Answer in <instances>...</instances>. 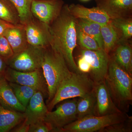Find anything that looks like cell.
I'll return each instance as SVG.
<instances>
[{
	"instance_id": "1",
	"label": "cell",
	"mask_w": 132,
	"mask_h": 132,
	"mask_svg": "<svg viewBox=\"0 0 132 132\" xmlns=\"http://www.w3.org/2000/svg\"><path fill=\"white\" fill-rule=\"evenodd\" d=\"M51 45L62 55L69 68L74 72H80L74 59L77 45V19L70 12L68 5L64 4L60 13L49 26Z\"/></svg>"
},
{
	"instance_id": "17",
	"label": "cell",
	"mask_w": 132,
	"mask_h": 132,
	"mask_svg": "<svg viewBox=\"0 0 132 132\" xmlns=\"http://www.w3.org/2000/svg\"><path fill=\"white\" fill-rule=\"evenodd\" d=\"M0 105L13 111L24 112L26 108L17 99L3 73H0Z\"/></svg>"
},
{
	"instance_id": "21",
	"label": "cell",
	"mask_w": 132,
	"mask_h": 132,
	"mask_svg": "<svg viewBox=\"0 0 132 132\" xmlns=\"http://www.w3.org/2000/svg\"><path fill=\"white\" fill-rule=\"evenodd\" d=\"M96 103L94 88L93 92L85 97H79L76 106L78 119L87 116L94 115Z\"/></svg>"
},
{
	"instance_id": "26",
	"label": "cell",
	"mask_w": 132,
	"mask_h": 132,
	"mask_svg": "<svg viewBox=\"0 0 132 132\" xmlns=\"http://www.w3.org/2000/svg\"><path fill=\"white\" fill-rule=\"evenodd\" d=\"M19 12L21 24L24 25L31 20L33 16L31 8L33 0H9Z\"/></svg>"
},
{
	"instance_id": "34",
	"label": "cell",
	"mask_w": 132,
	"mask_h": 132,
	"mask_svg": "<svg viewBox=\"0 0 132 132\" xmlns=\"http://www.w3.org/2000/svg\"><path fill=\"white\" fill-rule=\"evenodd\" d=\"M7 67L6 61L0 57V73L4 72Z\"/></svg>"
},
{
	"instance_id": "24",
	"label": "cell",
	"mask_w": 132,
	"mask_h": 132,
	"mask_svg": "<svg viewBox=\"0 0 132 132\" xmlns=\"http://www.w3.org/2000/svg\"><path fill=\"white\" fill-rule=\"evenodd\" d=\"M9 83L19 102L26 108L31 98L38 90L28 86L12 82Z\"/></svg>"
},
{
	"instance_id": "31",
	"label": "cell",
	"mask_w": 132,
	"mask_h": 132,
	"mask_svg": "<svg viewBox=\"0 0 132 132\" xmlns=\"http://www.w3.org/2000/svg\"><path fill=\"white\" fill-rule=\"evenodd\" d=\"M76 64L79 70L81 72L88 74L90 73L91 70L90 64L82 56H80L78 59Z\"/></svg>"
},
{
	"instance_id": "25",
	"label": "cell",
	"mask_w": 132,
	"mask_h": 132,
	"mask_svg": "<svg viewBox=\"0 0 132 132\" xmlns=\"http://www.w3.org/2000/svg\"><path fill=\"white\" fill-rule=\"evenodd\" d=\"M111 23L120 35L121 40H129L132 37V18L112 19Z\"/></svg>"
},
{
	"instance_id": "3",
	"label": "cell",
	"mask_w": 132,
	"mask_h": 132,
	"mask_svg": "<svg viewBox=\"0 0 132 132\" xmlns=\"http://www.w3.org/2000/svg\"><path fill=\"white\" fill-rule=\"evenodd\" d=\"M42 69L47 85L48 103L62 83L73 72L62 55L51 45L43 50Z\"/></svg>"
},
{
	"instance_id": "5",
	"label": "cell",
	"mask_w": 132,
	"mask_h": 132,
	"mask_svg": "<svg viewBox=\"0 0 132 132\" xmlns=\"http://www.w3.org/2000/svg\"><path fill=\"white\" fill-rule=\"evenodd\" d=\"M129 117L125 112L102 116H87L65 126L60 132H99L108 126L125 121Z\"/></svg>"
},
{
	"instance_id": "13",
	"label": "cell",
	"mask_w": 132,
	"mask_h": 132,
	"mask_svg": "<svg viewBox=\"0 0 132 132\" xmlns=\"http://www.w3.org/2000/svg\"><path fill=\"white\" fill-rule=\"evenodd\" d=\"M97 7L111 19L132 18V0H95Z\"/></svg>"
},
{
	"instance_id": "32",
	"label": "cell",
	"mask_w": 132,
	"mask_h": 132,
	"mask_svg": "<svg viewBox=\"0 0 132 132\" xmlns=\"http://www.w3.org/2000/svg\"><path fill=\"white\" fill-rule=\"evenodd\" d=\"M30 125H28L23 121L12 129V132H28Z\"/></svg>"
},
{
	"instance_id": "18",
	"label": "cell",
	"mask_w": 132,
	"mask_h": 132,
	"mask_svg": "<svg viewBox=\"0 0 132 132\" xmlns=\"http://www.w3.org/2000/svg\"><path fill=\"white\" fill-rule=\"evenodd\" d=\"M3 35L9 43L14 54L21 52L28 46L26 31L22 24L8 28Z\"/></svg>"
},
{
	"instance_id": "12",
	"label": "cell",
	"mask_w": 132,
	"mask_h": 132,
	"mask_svg": "<svg viewBox=\"0 0 132 132\" xmlns=\"http://www.w3.org/2000/svg\"><path fill=\"white\" fill-rule=\"evenodd\" d=\"M94 92L96 103L94 115L102 116L124 113L120 110L114 103L105 80L95 83Z\"/></svg>"
},
{
	"instance_id": "27",
	"label": "cell",
	"mask_w": 132,
	"mask_h": 132,
	"mask_svg": "<svg viewBox=\"0 0 132 132\" xmlns=\"http://www.w3.org/2000/svg\"><path fill=\"white\" fill-rule=\"evenodd\" d=\"M77 43L83 49L90 50L102 49L94 38L81 31L78 28L77 25Z\"/></svg>"
},
{
	"instance_id": "22",
	"label": "cell",
	"mask_w": 132,
	"mask_h": 132,
	"mask_svg": "<svg viewBox=\"0 0 132 132\" xmlns=\"http://www.w3.org/2000/svg\"><path fill=\"white\" fill-rule=\"evenodd\" d=\"M0 19L14 26L21 24L19 12L9 0H0Z\"/></svg>"
},
{
	"instance_id": "2",
	"label": "cell",
	"mask_w": 132,
	"mask_h": 132,
	"mask_svg": "<svg viewBox=\"0 0 132 132\" xmlns=\"http://www.w3.org/2000/svg\"><path fill=\"white\" fill-rule=\"evenodd\" d=\"M132 76L110 57L105 82L114 103L123 112L128 111L132 104Z\"/></svg>"
},
{
	"instance_id": "11",
	"label": "cell",
	"mask_w": 132,
	"mask_h": 132,
	"mask_svg": "<svg viewBox=\"0 0 132 132\" xmlns=\"http://www.w3.org/2000/svg\"><path fill=\"white\" fill-rule=\"evenodd\" d=\"M24 26L29 45L41 48L51 45L52 38L47 24L33 16L31 20Z\"/></svg>"
},
{
	"instance_id": "8",
	"label": "cell",
	"mask_w": 132,
	"mask_h": 132,
	"mask_svg": "<svg viewBox=\"0 0 132 132\" xmlns=\"http://www.w3.org/2000/svg\"><path fill=\"white\" fill-rule=\"evenodd\" d=\"M3 74L9 82L34 88L41 92L44 97H48L47 85L42 69L24 72L7 67Z\"/></svg>"
},
{
	"instance_id": "7",
	"label": "cell",
	"mask_w": 132,
	"mask_h": 132,
	"mask_svg": "<svg viewBox=\"0 0 132 132\" xmlns=\"http://www.w3.org/2000/svg\"><path fill=\"white\" fill-rule=\"evenodd\" d=\"M77 100L73 98L64 102L59 105L55 111H48L44 120L52 128V132H60L65 126L78 119Z\"/></svg>"
},
{
	"instance_id": "29",
	"label": "cell",
	"mask_w": 132,
	"mask_h": 132,
	"mask_svg": "<svg viewBox=\"0 0 132 132\" xmlns=\"http://www.w3.org/2000/svg\"><path fill=\"white\" fill-rule=\"evenodd\" d=\"M13 54V52L7 39L3 35H0V57L6 61Z\"/></svg>"
},
{
	"instance_id": "16",
	"label": "cell",
	"mask_w": 132,
	"mask_h": 132,
	"mask_svg": "<svg viewBox=\"0 0 132 132\" xmlns=\"http://www.w3.org/2000/svg\"><path fill=\"white\" fill-rule=\"evenodd\" d=\"M111 59L132 76V47L129 40H121L109 54Z\"/></svg>"
},
{
	"instance_id": "23",
	"label": "cell",
	"mask_w": 132,
	"mask_h": 132,
	"mask_svg": "<svg viewBox=\"0 0 132 132\" xmlns=\"http://www.w3.org/2000/svg\"><path fill=\"white\" fill-rule=\"evenodd\" d=\"M77 25L81 31L94 38L100 48L104 49L100 25L85 19H77Z\"/></svg>"
},
{
	"instance_id": "9",
	"label": "cell",
	"mask_w": 132,
	"mask_h": 132,
	"mask_svg": "<svg viewBox=\"0 0 132 132\" xmlns=\"http://www.w3.org/2000/svg\"><path fill=\"white\" fill-rule=\"evenodd\" d=\"M80 56L90 64L91 70L88 73L95 83L105 80L110 60V55L104 49L90 50L81 48Z\"/></svg>"
},
{
	"instance_id": "10",
	"label": "cell",
	"mask_w": 132,
	"mask_h": 132,
	"mask_svg": "<svg viewBox=\"0 0 132 132\" xmlns=\"http://www.w3.org/2000/svg\"><path fill=\"white\" fill-rule=\"evenodd\" d=\"M64 4L63 0H33L31 12L34 17L49 26L60 13Z\"/></svg>"
},
{
	"instance_id": "28",
	"label": "cell",
	"mask_w": 132,
	"mask_h": 132,
	"mask_svg": "<svg viewBox=\"0 0 132 132\" xmlns=\"http://www.w3.org/2000/svg\"><path fill=\"white\" fill-rule=\"evenodd\" d=\"M132 117L125 121L108 126L99 132H131L132 131Z\"/></svg>"
},
{
	"instance_id": "19",
	"label": "cell",
	"mask_w": 132,
	"mask_h": 132,
	"mask_svg": "<svg viewBox=\"0 0 132 132\" xmlns=\"http://www.w3.org/2000/svg\"><path fill=\"white\" fill-rule=\"evenodd\" d=\"M24 112L9 110L0 105V132H7L23 122Z\"/></svg>"
},
{
	"instance_id": "33",
	"label": "cell",
	"mask_w": 132,
	"mask_h": 132,
	"mask_svg": "<svg viewBox=\"0 0 132 132\" xmlns=\"http://www.w3.org/2000/svg\"><path fill=\"white\" fill-rule=\"evenodd\" d=\"M14 26L0 19V35L3 34L4 32L8 28Z\"/></svg>"
},
{
	"instance_id": "6",
	"label": "cell",
	"mask_w": 132,
	"mask_h": 132,
	"mask_svg": "<svg viewBox=\"0 0 132 132\" xmlns=\"http://www.w3.org/2000/svg\"><path fill=\"white\" fill-rule=\"evenodd\" d=\"M43 50L29 44L26 49L6 61L8 67L20 72H31L42 69Z\"/></svg>"
},
{
	"instance_id": "14",
	"label": "cell",
	"mask_w": 132,
	"mask_h": 132,
	"mask_svg": "<svg viewBox=\"0 0 132 132\" xmlns=\"http://www.w3.org/2000/svg\"><path fill=\"white\" fill-rule=\"evenodd\" d=\"M44 97L42 93L38 91L31 98L24 112V121L28 125L44 120L48 110Z\"/></svg>"
},
{
	"instance_id": "30",
	"label": "cell",
	"mask_w": 132,
	"mask_h": 132,
	"mask_svg": "<svg viewBox=\"0 0 132 132\" xmlns=\"http://www.w3.org/2000/svg\"><path fill=\"white\" fill-rule=\"evenodd\" d=\"M52 128L45 120L30 125L28 132H49Z\"/></svg>"
},
{
	"instance_id": "4",
	"label": "cell",
	"mask_w": 132,
	"mask_h": 132,
	"mask_svg": "<svg viewBox=\"0 0 132 132\" xmlns=\"http://www.w3.org/2000/svg\"><path fill=\"white\" fill-rule=\"evenodd\" d=\"M95 83L88 73L73 72L62 83L53 99L48 103L52 111L60 102L66 100L85 97L94 90Z\"/></svg>"
},
{
	"instance_id": "35",
	"label": "cell",
	"mask_w": 132,
	"mask_h": 132,
	"mask_svg": "<svg viewBox=\"0 0 132 132\" xmlns=\"http://www.w3.org/2000/svg\"><path fill=\"white\" fill-rule=\"evenodd\" d=\"M80 1L82 2H87L89 1H90V0H80Z\"/></svg>"
},
{
	"instance_id": "20",
	"label": "cell",
	"mask_w": 132,
	"mask_h": 132,
	"mask_svg": "<svg viewBox=\"0 0 132 132\" xmlns=\"http://www.w3.org/2000/svg\"><path fill=\"white\" fill-rule=\"evenodd\" d=\"M103 49L109 54L121 40L119 33L111 22L101 26Z\"/></svg>"
},
{
	"instance_id": "15",
	"label": "cell",
	"mask_w": 132,
	"mask_h": 132,
	"mask_svg": "<svg viewBox=\"0 0 132 132\" xmlns=\"http://www.w3.org/2000/svg\"><path fill=\"white\" fill-rule=\"evenodd\" d=\"M71 14L76 19H81L101 25L111 22L112 19L102 10L97 7L89 8L80 4L68 5Z\"/></svg>"
}]
</instances>
